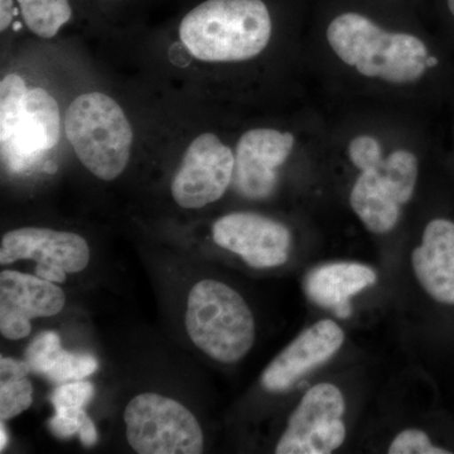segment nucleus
Listing matches in <instances>:
<instances>
[{
	"label": "nucleus",
	"mask_w": 454,
	"mask_h": 454,
	"mask_svg": "<svg viewBox=\"0 0 454 454\" xmlns=\"http://www.w3.org/2000/svg\"><path fill=\"white\" fill-rule=\"evenodd\" d=\"M271 28L264 0H203L182 18L179 37L201 61L236 62L262 52Z\"/></svg>",
	"instance_id": "f257e3e1"
},
{
	"label": "nucleus",
	"mask_w": 454,
	"mask_h": 454,
	"mask_svg": "<svg viewBox=\"0 0 454 454\" xmlns=\"http://www.w3.org/2000/svg\"><path fill=\"white\" fill-rule=\"evenodd\" d=\"M327 40L345 64L366 77L394 83L414 82L428 68V50L415 35L390 33L357 13L334 18Z\"/></svg>",
	"instance_id": "f03ea898"
},
{
	"label": "nucleus",
	"mask_w": 454,
	"mask_h": 454,
	"mask_svg": "<svg viewBox=\"0 0 454 454\" xmlns=\"http://www.w3.org/2000/svg\"><path fill=\"white\" fill-rule=\"evenodd\" d=\"M184 322L197 348L219 363H238L255 342L252 309L235 289L217 280H201L191 289Z\"/></svg>",
	"instance_id": "7ed1b4c3"
},
{
	"label": "nucleus",
	"mask_w": 454,
	"mask_h": 454,
	"mask_svg": "<svg viewBox=\"0 0 454 454\" xmlns=\"http://www.w3.org/2000/svg\"><path fill=\"white\" fill-rule=\"evenodd\" d=\"M65 131L80 162L103 181L119 177L129 162L133 129L121 106L106 94L74 98Z\"/></svg>",
	"instance_id": "20e7f679"
},
{
	"label": "nucleus",
	"mask_w": 454,
	"mask_h": 454,
	"mask_svg": "<svg viewBox=\"0 0 454 454\" xmlns=\"http://www.w3.org/2000/svg\"><path fill=\"white\" fill-rule=\"evenodd\" d=\"M127 439L140 454H199L203 432L195 415L172 397L145 393L124 411Z\"/></svg>",
	"instance_id": "39448f33"
},
{
	"label": "nucleus",
	"mask_w": 454,
	"mask_h": 454,
	"mask_svg": "<svg viewBox=\"0 0 454 454\" xmlns=\"http://www.w3.org/2000/svg\"><path fill=\"white\" fill-rule=\"evenodd\" d=\"M345 399L339 387L327 382L316 385L293 411L276 453H333L345 442Z\"/></svg>",
	"instance_id": "423d86ee"
},
{
	"label": "nucleus",
	"mask_w": 454,
	"mask_h": 454,
	"mask_svg": "<svg viewBox=\"0 0 454 454\" xmlns=\"http://www.w3.org/2000/svg\"><path fill=\"white\" fill-rule=\"evenodd\" d=\"M18 260L38 262L35 276L52 283L66 282V274L88 267L90 249L82 236L40 227H23L3 236L0 264Z\"/></svg>",
	"instance_id": "0eeeda50"
},
{
	"label": "nucleus",
	"mask_w": 454,
	"mask_h": 454,
	"mask_svg": "<svg viewBox=\"0 0 454 454\" xmlns=\"http://www.w3.org/2000/svg\"><path fill=\"white\" fill-rule=\"evenodd\" d=\"M235 155L215 134L197 137L188 146L172 182V196L184 208L217 201L232 182Z\"/></svg>",
	"instance_id": "6e6552de"
},
{
	"label": "nucleus",
	"mask_w": 454,
	"mask_h": 454,
	"mask_svg": "<svg viewBox=\"0 0 454 454\" xmlns=\"http://www.w3.org/2000/svg\"><path fill=\"white\" fill-rule=\"evenodd\" d=\"M215 243L238 254L253 268L286 264L291 249V232L283 223L252 212H235L215 223Z\"/></svg>",
	"instance_id": "1a4fd4ad"
},
{
	"label": "nucleus",
	"mask_w": 454,
	"mask_h": 454,
	"mask_svg": "<svg viewBox=\"0 0 454 454\" xmlns=\"http://www.w3.org/2000/svg\"><path fill=\"white\" fill-rule=\"evenodd\" d=\"M65 303L56 283L16 270L0 273V333L5 339H26L32 318L59 315Z\"/></svg>",
	"instance_id": "9d476101"
},
{
	"label": "nucleus",
	"mask_w": 454,
	"mask_h": 454,
	"mask_svg": "<svg viewBox=\"0 0 454 454\" xmlns=\"http://www.w3.org/2000/svg\"><path fill=\"white\" fill-rule=\"evenodd\" d=\"M293 145L294 137L291 133L247 131L236 146L232 176L236 191L247 199H268L277 187V168L286 162Z\"/></svg>",
	"instance_id": "9b49d317"
},
{
	"label": "nucleus",
	"mask_w": 454,
	"mask_h": 454,
	"mask_svg": "<svg viewBox=\"0 0 454 454\" xmlns=\"http://www.w3.org/2000/svg\"><path fill=\"white\" fill-rule=\"evenodd\" d=\"M59 133L61 116L55 98L46 90H28L16 127L2 142L3 162L14 172L27 168L57 145Z\"/></svg>",
	"instance_id": "f8f14e48"
},
{
	"label": "nucleus",
	"mask_w": 454,
	"mask_h": 454,
	"mask_svg": "<svg viewBox=\"0 0 454 454\" xmlns=\"http://www.w3.org/2000/svg\"><path fill=\"white\" fill-rule=\"evenodd\" d=\"M343 342L345 333L336 322H317L271 361L262 372V387L274 393L288 390L301 376L330 360Z\"/></svg>",
	"instance_id": "ddd939ff"
},
{
	"label": "nucleus",
	"mask_w": 454,
	"mask_h": 454,
	"mask_svg": "<svg viewBox=\"0 0 454 454\" xmlns=\"http://www.w3.org/2000/svg\"><path fill=\"white\" fill-rule=\"evenodd\" d=\"M418 282L433 300L454 306V223L430 221L411 254Z\"/></svg>",
	"instance_id": "4468645a"
},
{
	"label": "nucleus",
	"mask_w": 454,
	"mask_h": 454,
	"mask_svg": "<svg viewBox=\"0 0 454 454\" xmlns=\"http://www.w3.org/2000/svg\"><path fill=\"white\" fill-rule=\"evenodd\" d=\"M411 200L404 188L381 167L364 170L352 188V208L373 234H387L395 227L400 206Z\"/></svg>",
	"instance_id": "2eb2a0df"
},
{
	"label": "nucleus",
	"mask_w": 454,
	"mask_h": 454,
	"mask_svg": "<svg viewBox=\"0 0 454 454\" xmlns=\"http://www.w3.org/2000/svg\"><path fill=\"white\" fill-rule=\"evenodd\" d=\"M375 270L357 262H333L310 270L304 291L318 306L333 309L340 318L351 315L349 298L376 283Z\"/></svg>",
	"instance_id": "dca6fc26"
},
{
	"label": "nucleus",
	"mask_w": 454,
	"mask_h": 454,
	"mask_svg": "<svg viewBox=\"0 0 454 454\" xmlns=\"http://www.w3.org/2000/svg\"><path fill=\"white\" fill-rule=\"evenodd\" d=\"M25 360L31 372L46 376L56 384L82 380L97 372L95 357L85 354H71L61 346L59 334L46 331L35 337L27 348Z\"/></svg>",
	"instance_id": "f3484780"
},
{
	"label": "nucleus",
	"mask_w": 454,
	"mask_h": 454,
	"mask_svg": "<svg viewBox=\"0 0 454 454\" xmlns=\"http://www.w3.org/2000/svg\"><path fill=\"white\" fill-rule=\"evenodd\" d=\"M23 22L42 38H52L74 16L71 0H16Z\"/></svg>",
	"instance_id": "a211bd4d"
},
{
	"label": "nucleus",
	"mask_w": 454,
	"mask_h": 454,
	"mask_svg": "<svg viewBox=\"0 0 454 454\" xmlns=\"http://www.w3.org/2000/svg\"><path fill=\"white\" fill-rule=\"evenodd\" d=\"M25 80L16 74H8L0 83V143L11 137L22 113L26 94Z\"/></svg>",
	"instance_id": "6ab92c4d"
},
{
	"label": "nucleus",
	"mask_w": 454,
	"mask_h": 454,
	"mask_svg": "<svg viewBox=\"0 0 454 454\" xmlns=\"http://www.w3.org/2000/svg\"><path fill=\"white\" fill-rule=\"evenodd\" d=\"M33 402L32 382L26 378L0 379V419L2 422L26 411Z\"/></svg>",
	"instance_id": "aec40b11"
},
{
	"label": "nucleus",
	"mask_w": 454,
	"mask_h": 454,
	"mask_svg": "<svg viewBox=\"0 0 454 454\" xmlns=\"http://www.w3.org/2000/svg\"><path fill=\"white\" fill-rule=\"evenodd\" d=\"M95 387L90 381H68L59 385L52 393L51 402L55 411L82 409L94 396Z\"/></svg>",
	"instance_id": "412c9836"
},
{
	"label": "nucleus",
	"mask_w": 454,
	"mask_h": 454,
	"mask_svg": "<svg viewBox=\"0 0 454 454\" xmlns=\"http://www.w3.org/2000/svg\"><path fill=\"white\" fill-rule=\"evenodd\" d=\"M390 454H450V450L434 447L428 435L419 429L403 430L389 448Z\"/></svg>",
	"instance_id": "4be33fe9"
},
{
	"label": "nucleus",
	"mask_w": 454,
	"mask_h": 454,
	"mask_svg": "<svg viewBox=\"0 0 454 454\" xmlns=\"http://www.w3.org/2000/svg\"><path fill=\"white\" fill-rule=\"evenodd\" d=\"M348 153L349 160L361 172L375 168L384 160L378 140L369 136L357 137L352 140L349 143Z\"/></svg>",
	"instance_id": "5701e85b"
},
{
	"label": "nucleus",
	"mask_w": 454,
	"mask_h": 454,
	"mask_svg": "<svg viewBox=\"0 0 454 454\" xmlns=\"http://www.w3.org/2000/svg\"><path fill=\"white\" fill-rule=\"evenodd\" d=\"M82 413L83 408L76 411H56L55 417L51 418L49 422L51 432L59 439H67L79 434Z\"/></svg>",
	"instance_id": "b1692460"
},
{
	"label": "nucleus",
	"mask_w": 454,
	"mask_h": 454,
	"mask_svg": "<svg viewBox=\"0 0 454 454\" xmlns=\"http://www.w3.org/2000/svg\"><path fill=\"white\" fill-rule=\"evenodd\" d=\"M31 367L26 360H16L12 357H2L0 360V379L26 378Z\"/></svg>",
	"instance_id": "393cba45"
},
{
	"label": "nucleus",
	"mask_w": 454,
	"mask_h": 454,
	"mask_svg": "<svg viewBox=\"0 0 454 454\" xmlns=\"http://www.w3.org/2000/svg\"><path fill=\"white\" fill-rule=\"evenodd\" d=\"M18 14H20V11L16 0H0V31L4 32L13 25Z\"/></svg>",
	"instance_id": "a878e982"
},
{
	"label": "nucleus",
	"mask_w": 454,
	"mask_h": 454,
	"mask_svg": "<svg viewBox=\"0 0 454 454\" xmlns=\"http://www.w3.org/2000/svg\"><path fill=\"white\" fill-rule=\"evenodd\" d=\"M80 441L85 447H92L97 444L98 442V432L95 428L94 422L90 419L88 413L83 411L82 415V423H80L79 429Z\"/></svg>",
	"instance_id": "bb28decb"
},
{
	"label": "nucleus",
	"mask_w": 454,
	"mask_h": 454,
	"mask_svg": "<svg viewBox=\"0 0 454 454\" xmlns=\"http://www.w3.org/2000/svg\"><path fill=\"white\" fill-rule=\"evenodd\" d=\"M0 437H2V439H0V452H3L8 442L7 433H5L4 429V422H2V427H0Z\"/></svg>",
	"instance_id": "cd10ccee"
},
{
	"label": "nucleus",
	"mask_w": 454,
	"mask_h": 454,
	"mask_svg": "<svg viewBox=\"0 0 454 454\" xmlns=\"http://www.w3.org/2000/svg\"><path fill=\"white\" fill-rule=\"evenodd\" d=\"M448 9H450V13L454 17V0H447Z\"/></svg>",
	"instance_id": "c85d7f7f"
},
{
	"label": "nucleus",
	"mask_w": 454,
	"mask_h": 454,
	"mask_svg": "<svg viewBox=\"0 0 454 454\" xmlns=\"http://www.w3.org/2000/svg\"><path fill=\"white\" fill-rule=\"evenodd\" d=\"M23 23L20 22H14L13 23V31H20L22 29Z\"/></svg>",
	"instance_id": "c756f323"
},
{
	"label": "nucleus",
	"mask_w": 454,
	"mask_h": 454,
	"mask_svg": "<svg viewBox=\"0 0 454 454\" xmlns=\"http://www.w3.org/2000/svg\"><path fill=\"white\" fill-rule=\"evenodd\" d=\"M103 2L116 3V2H122V0H103Z\"/></svg>",
	"instance_id": "7c9ffc66"
}]
</instances>
